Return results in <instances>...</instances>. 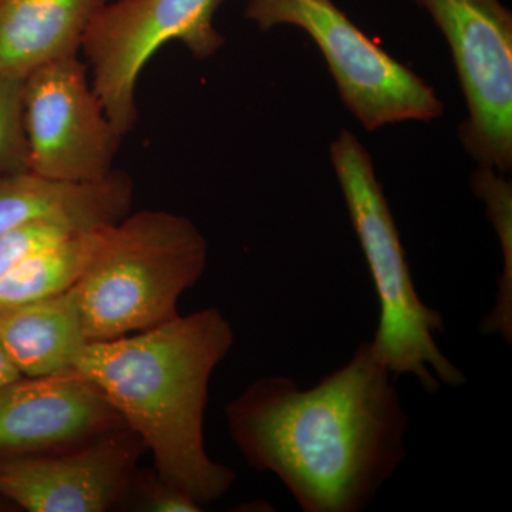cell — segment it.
<instances>
[{"label":"cell","mask_w":512,"mask_h":512,"mask_svg":"<svg viewBox=\"0 0 512 512\" xmlns=\"http://www.w3.org/2000/svg\"><path fill=\"white\" fill-rule=\"evenodd\" d=\"M369 342L309 389L265 376L225 406L248 466L274 474L303 512H362L406 460L409 414Z\"/></svg>","instance_id":"cell-1"},{"label":"cell","mask_w":512,"mask_h":512,"mask_svg":"<svg viewBox=\"0 0 512 512\" xmlns=\"http://www.w3.org/2000/svg\"><path fill=\"white\" fill-rule=\"evenodd\" d=\"M234 343L232 323L207 308L121 338L87 342L73 366L151 451L158 476L201 507L220 500L237 481L232 468L208 456L204 440L211 377Z\"/></svg>","instance_id":"cell-2"},{"label":"cell","mask_w":512,"mask_h":512,"mask_svg":"<svg viewBox=\"0 0 512 512\" xmlns=\"http://www.w3.org/2000/svg\"><path fill=\"white\" fill-rule=\"evenodd\" d=\"M207 262V239L190 218L130 212L104 229L73 285L87 340L121 338L175 318L181 296L200 282Z\"/></svg>","instance_id":"cell-3"},{"label":"cell","mask_w":512,"mask_h":512,"mask_svg":"<svg viewBox=\"0 0 512 512\" xmlns=\"http://www.w3.org/2000/svg\"><path fill=\"white\" fill-rule=\"evenodd\" d=\"M330 157L379 301L370 348L396 379L413 376L427 393L461 386L466 376L437 343L444 320L417 292L372 157L348 130L333 141Z\"/></svg>","instance_id":"cell-4"},{"label":"cell","mask_w":512,"mask_h":512,"mask_svg":"<svg viewBox=\"0 0 512 512\" xmlns=\"http://www.w3.org/2000/svg\"><path fill=\"white\" fill-rule=\"evenodd\" d=\"M244 15L264 32L291 25L309 35L343 103L366 130L443 114L433 87L377 46L333 0H248Z\"/></svg>","instance_id":"cell-5"},{"label":"cell","mask_w":512,"mask_h":512,"mask_svg":"<svg viewBox=\"0 0 512 512\" xmlns=\"http://www.w3.org/2000/svg\"><path fill=\"white\" fill-rule=\"evenodd\" d=\"M227 0H116L107 3L83 37L80 50L92 86L123 136L138 120L136 92L144 67L164 45L180 42L198 60L224 45L214 18Z\"/></svg>","instance_id":"cell-6"},{"label":"cell","mask_w":512,"mask_h":512,"mask_svg":"<svg viewBox=\"0 0 512 512\" xmlns=\"http://www.w3.org/2000/svg\"><path fill=\"white\" fill-rule=\"evenodd\" d=\"M446 37L468 120L464 148L480 165L512 167V15L500 0H413Z\"/></svg>","instance_id":"cell-7"},{"label":"cell","mask_w":512,"mask_h":512,"mask_svg":"<svg viewBox=\"0 0 512 512\" xmlns=\"http://www.w3.org/2000/svg\"><path fill=\"white\" fill-rule=\"evenodd\" d=\"M77 55L26 74L23 107L29 171L67 184H93L114 171L123 134L109 119Z\"/></svg>","instance_id":"cell-8"},{"label":"cell","mask_w":512,"mask_h":512,"mask_svg":"<svg viewBox=\"0 0 512 512\" xmlns=\"http://www.w3.org/2000/svg\"><path fill=\"white\" fill-rule=\"evenodd\" d=\"M144 450L124 427L70 450L0 458V497L29 512L119 510Z\"/></svg>","instance_id":"cell-9"},{"label":"cell","mask_w":512,"mask_h":512,"mask_svg":"<svg viewBox=\"0 0 512 512\" xmlns=\"http://www.w3.org/2000/svg\"><path fill=\"white\" fill-rule=\"evenodd\" d=\"M124 427L99 387L73 369L0 387V458L70 450Z\"/></svg>","instance_id":"cell-10"},{"label":"cell","mask_w":512,"mask_h":512,"mask_svg":"<svg viewBox=\"0 0 512 512\" xmlns=\"http://www.w3.org/2000/svg\"><path fill=\"white\" fill-rule=\"evenodd\" d=\"M110 0H0V73L28 74L74 56Z\"/></svg>","instance_id":"cell-11"},{"label":"cell","mask_w":512,"mask_h":512,"mask_svg":"<svg viewBox=\"0 0 512 512\" xmlns=\"http://www.w3.org/2000/svg\"><path fill=\"white\" fill-rule=\"evenodd\" d=\"M87 342L73 286L0 315V346L23 377L72 370Z\"/></svg>","instance_id":"cell-12"},{"label":"cell","mask_w":512,"mask_h":512,"mask_svg":"<svg viewBox=\"0 0 512 512\" xmlns=\"http://www.w3.org/2000/svg\"><path fill=\"white\" fill-rule=\"evenodd\" d=\"M133 198V181L123 171L93 184L59 183L32 171L0 174V237L46 215L86 214L116 224L130 214Z\"/></svg>","instance_id":"cell-13"},{"label":"cell","mask_w":512,"mask_h":512,"mask_svg":"<svg viewBox=\"0 0 512 512\" xmlns=\"http://www.w3.org/2000/svg\"><path fill=\"white\" fill-rule=\"evenodd\" d=\"M106 228L93 229L70 239L62 247L0 276V315L76 284Z\"/></svg>","instance_id":"cell-14"},{"label":"cell","mask_w":512,"mask_h":512,"mask_svg":"<svg viewBox=\"0 0 512 512\" xmlns=\"http://www.w3.org/2000/svg\"><path fill=\"white\" fill-rule=\"evenodd\" d=\"M473 191L484 202L488 218L503 254V272L497 282L493 309L480 322L484 335L500 336L507 345L512 343V187L505 174L480 165L474 173Z\"/></svg>","instance_id":"cell-15"},{"label":"cell","mask_w":512,"mask_h":512,"mask_svg":"<svg viewBox=\"0 0 512 512\" xmlns=\"http://www.w3.org/2000/svg\"><path fill=\"white\" fill-rule=\"evenodd\" d=\"M109 225L113 224L86 214L46 215L20 224L0 237V276L62 247L70 239Z\"/></svg>","instance_id":"cell-16"},{"label":"cell","mask_w":512,"mask_h":512,"mask_svg":"<svg viewBox=\"0 0 512 512\" xmlns=\"http://www.w3.org/2000/svg\"><path fill=\"white\" fill-rule=\"evenodd\" d=\"M25 79L26 74L0 73V174L29 171Z\"/></svg>","instance_id":"cell-17"},{"label":"cell","mask_w":512,"mask_h":512,"mask_svg":"<svg viewBox=\"0 0 512 512\" xmlns=\"http://www.w3.org/2000/svg\"><path fill=\"white\" fill-rule=\"evenodd\" d=\"M143 512H200L204 510L190 495L158 476L157 471L137 470L126 505Z\"/></svg>","instance_id":"cell-18"},{"label":"cell","mask_w":512,"mask_h":512,"mask_svg":"<svg viewBox=\"0 0 512 512\" xmlns=\"http://www.w3.org/2000/svg\"><path fill=\"white\" fill-rule=\"evenodd\" d=\"M19 377H22V375H20L18 369L13 366L5 350L0 346V387L10 382H15Z\"/></svg>","instance_id":"cell-19"},{"label":"cell","mask_w":512,"mask_h":512,"mask_svg":"<svg viewBox=\"0 0 512 512\" xmlns=\"http://www.w3.org/2000/svg\"><path fill=\"white\" fill-rule=\"evenodd\" d=\"M16 511V508L13 507L9 501H6L5 498L0 497V512H9Z\"/></svg>","instance_id":"cell-20"}]
</instances>
